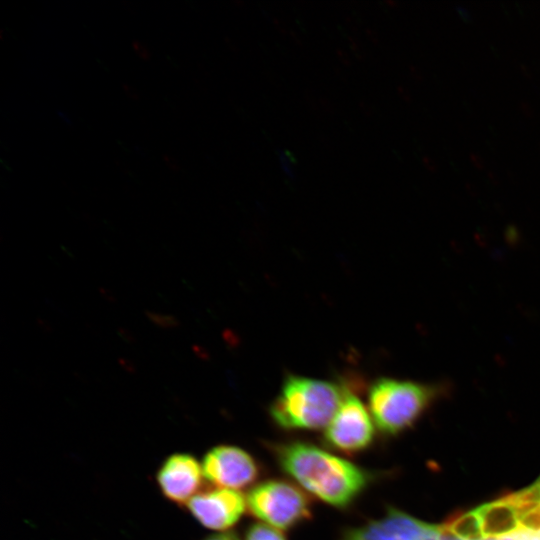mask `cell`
<instances>
[{"mask_svg":"<svg viewBox=\"0 0 540 540\" xmlns=\"http://www.w3.org/2000/svg\"><path fill=\"white\" fill-rule=\"evenodd\" d=\"M276 456L280 467L302 487L336 507L349 505L369 481L366 471L311 444L280 445Z\"/></svg>","mask_w":540,"mask_h":540,"instance_id":"cell-1","label":"cell"},{"mask_svg":"<svg viewBox=\"0 0 540 540\" xmlns=\"http://www.w3.org/2000/svg\"><path fill=\"white\" fill-rule=\"evenodd\" d=\"M346 390L335 382L290 374L270 406V415L285 429H321L332 421Z\"/></svg>","mask_w":540,"mask_h":540,"instance_id":"cell-2","label":"cell"},{"mask_svg":"<svg viewBox=\"0 0 540 540\" xmlns=\"http://www.w3.org/2000/svg\"><path fill=\"white\" fill-rule=\"evenodd\" d=\"M446 391L444 383L380 377L369 386V410L382 433L395 435L412 426Z\"/></svg>","mask_w":540,"mask_h":540,"instance_id":"cell-3","label":"cell"},{"mask_svg":"<svg viewBox=\"0 0 540 540\" xmlns=\"http://www.w3.org/2000/svg\"><path fill=\"white\" fill-rule=\"evenodd\" d=\"M249 511L277 529H288L310 517V500L293 484L269 480L253 487L246 496Z\"/></svg>","mask_w":540,"mask_h":540,"instance_id":"cell-4","label":"cell"},{"mask_svg":"<svg viewBox=\"0 0 540 540\" xmlns=\"http://www.w3.org/2000/svg\"><path fill=\"white\" fill-rule=\"evenodd\" d=\"M374 427L363 402L347 388L343 401L327 426L326 443L345 453H355L370 445Z\"/></svg>","mask_w":540,"mask_h":540,"instance_id":"cell-5","label":"cell"},{"mask_svg":"<svg viewBox=\"0 0 540 540\" xmlns=\"http://www.w3.org/2000/svg\"><path fill=\"white\" fill-rule=\"evenodd\" d=\"M202 472L215 486L233 490L253 483L259 469L247 452L234 446L223 445L211 449L205 455Z\"/></svg>","mask_w":540,"mask_h":540,"instance_id":"cell-6","label":"cell"},{"mask_svg":"<svg viewBox=\"0 0 540 540\" xmlns=\"http://www.w3.org/2000/svg\"><path fill=\"white\" fill-rule=\"evenodd\" d=\"M439 532V525L418 520L390 508L385 517L349 530L342 540H427Z\"/></svg>","mask_w":540,"mask_h":540,"instance_id":"cell-7","label":"cell"},{"mask_svg":"<svg viewBox=\"0 0 540 540\" xmlns=\"http://www.w3.org/2000/svg\"><path fill=\"white\" fill-rule=\"evenodd\" d=\"M187 506L203 526L224 530L233 526L246 509V498L232 489H215L196 494Z\"/></svg>","mask_w":540,"mask_h":540,"instance_id":"cell-8","label":"cell"},{"mask_svg":"<svg viewBox=\"0 0 540 540\" xmlns=\"http://www.w3.org/2000/svg\"><path fill=\"white\" fill-rule=\"evenodd\" d=\"M202 474V467L193 456L176 453L162 463L157 481L169 500L187 504L195 496Z\"/></svg>","mask_w":540,"mask_h":540,"instance_id":"cell-9","label":"cell"},{"mask_svg":"<svg viewBox=\"0 0 540 540\" xmlns=\"http://www.w3.org/2000/svg\"><path fill=\"white\" fill-rule=\"evenodd\" d=\"M245 540H286L275 528L266 524L256 523L249 527Z\"/></svg>","mask_w":540,"mask_h":540,"instance_id":"cell-10","label":"cell"},{"mask_svg":"<svg viewBox=\"0 0 540 540\" xmlns=\"http://www.w3.org/2000/svg\"><path fill=\"white\" fill-rule=\"evenodd\" d=\"M145 314L153 324L161 328H176L180 325L179 320L171 314H163L153 311H146Z\"/></svg>","mask_w":540,"mask_h":540,"instance_id":"cell-11","label":"cell"},{"mask_svg":"<svg viewBox=\"0 0 540 540\" xmlns=\"http://www.w3.org/2000/svg\"><path fill=\"white\" fill-rule=\"evenodd\" d=\"M119 336L128 343H133L136 341V337L131 330L125 327H119L117 329Z\"/></svg>","mask_w":540,"mask_h":540,"instance_id":"cell-12","label":"cell"},{"mask_svg":"<svg viewBox=\"0 0 540 540\" xmlns=\"http://www.w3.org/2000/svg\"><path fill=\"white\" fill-rule=\"evenodd\" d=\"M118 362L121 365V367L125 371H127L128 373H135L136 372V365L130 359L121 357V358L118 359Z\"/></svg>","mask_w":540,"mask_h":540,"instance_id":"cell-13","label":"cell"},{"mask_svg":"<svg viewBox=\"0 0 540 540\" xmlns=\"http://www.w3.org/2000/svg\"><path fill=\"white\" fill-rule=\"evenodd\" d=\"M204 540H239V539L235 534L229 532V533H221V534L212 535L210 537H207Z\"/></svg>","mask_w":540,"mask_h":540,"instance_id":"cell-14","label":"cell"},{"mask_svg":"<svg viewBox=\"0 0 540 540\" xmlns=\"http://www.w3.org/2000/svg\"><path fill=\"white\" fill-rule=\"evenodd\" d=\"M99 292L101 294V296L108 302H115L116 301V297L115 295L113 294V292L107 288H104V287H101L99 288Z\"/></svg>","mask_w":540,"mask_h":540,"instance_id":"cell-15","label":"cell"},{"mask_svg":"<svg viewBox=\"0 0 540 540\" xmlns=\"http://www.w3.org/2000/svg\"><path fill=\"white\" fill-rule=\"evenodd\" d=\"M537 534H539V537H540V532H536Z\"/></svg>","mask_w":540,"mask_h":540,"instance_id":"cell-16","label":"cell"},{"mask_svg":"<svg viewBox=\"0 0 540 540\" xmlns=\"http://www.w3.org/2000/svg\"><path fill=\"white\" fill-rule=\"evenodd\" d=\"M537 481L540 483V478Z\"/></svg>","mask_w":540,"mask_h":540,"instance_id":"cell-17","label":"cell"}]
</instances>
